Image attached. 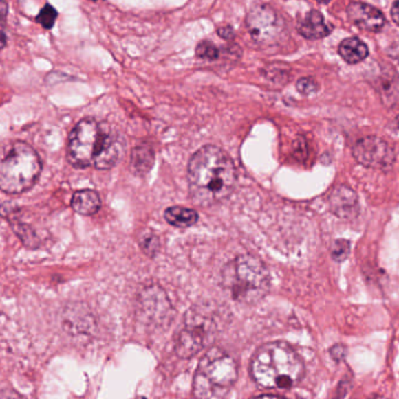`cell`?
<instances>
[{"label":"cell","instance_id":"obj_31","mask_svg":"<svg viewBox=\"0 0 399 399\" xmlns=\"http://www.w3.org/2000/svg\"><path fill=\"white\" fill-rule=\"evenodd\" d=\"M316 1L317 3H320V4H328L332 0H316Z\"/></svg>","mask_w":399,"mask_h":399},{"label":"cell","instance_id":"obj_28","mask_svg":"<svg viewBox=\"0 0 399 399\" xmlns=\"http://www.w3.org/2000/svg\"><path fill=\"white\" fill-rule=\"evenodd\" d=\"M0 12H1V27H4V21L6 19V16H8V3L5 0H1L0 3Z\"/></svg>","mask_w":399,"mask_h":399},{"label":"cell","instance_id":"obj_3","mask_svg":"<svg viewBox=\"0 0 399 399\" xmlns=\"http://www.w3.org/2000/svg\"><path fill=\"white\" fill-rule=\"evenodd\" d=\"M222 285L235 301L253 305L270 292V271L255 255H240L224 266Z\"/></svg>","mask_w":399,"mask_h":399},{"label":"cell","instance_id":"obj_17","mask_svg":"<svg viewBox=\"0 0 399 399\" xmlns=\"http://www.w3.org/2000/svg\"><path fill=\"white\" fill-rule=\"evenodd\" d=\"M338 54L345 62L356 65L368 58L369 49L367 45L358 38H348L340 43Z\"/></svg>","mask_w":399,"mask_h":399},{"label":"cell","instance_id":"obj_14","mask_svg":"<svg viewBox=\"0 0 399 399\" xmlns=\"http://www.w3.org/2000/svg\"><path fill=\"white\" fill-rule=\"evenodd\" d=\"M155 165V151L149 144H140L131 150L130 155V172L136 176L143 178L153 170Z\"/></svg>","mask_w":399,"mask_h":399},{"label":"cell","instance_id":"obj_13","mask_svg":"<svg viewBox=\"0 0 399 399\" xmlns=\"http://www.w3.org/2000/svg\"><path fill=\"white\" fill-rule=\"evenodd\" d=\"M298 31L305 39L316 40L328 36L332 27L325 23V16L320 12L313 10L299 23Z\"/></svg>","mask_w":399,"mask_h":399},{"label":"cell","instance_id":"obj_34","mask_svg":"<svg viewBox=\"0 0 399 399\" xmlns=\"http://www.w3.org/2000/svg\"><path fill=\"white\" fill-rule=\"evenodd\" d=\"M90 1H98V0H90Z\"/></svg>","mask_w":399,"mask_h":399},{"label":"cell","instance_id":"obj_1","mask_svg":"<svg viewBox=\"0 0 399 399\" xmlns=\"http://www.w3.org/2000/svg\"><path fill=\"white\" fill-rule=\"evenodd\" d=\"M186 178L193 203L212 207L233 193L237 170L226 152L215 145H205L192 155Z\"/></svg>","mask_w":399,"mask_h":399},{"label":"cell","instance_id":"obj_23","mask_svg":"<svg viewBox=\"0 0 399 399\" xmlns=\"http://www.w3.org/2000/svg\"><path fill=\"white\" fill-rule=\"evenodd\" d=\"M296 88L299 93H301L305 96H310L319 90V84L313 78H302L296 83Z\"/></svg>","mask_w":399,"mask_h":399},{"label":"cell","instance_id":"obj_24","mask_svg":"<svg viewBox=\"0 0 399 399\" xmlns=\"http://www.w3.org/2000/svg\"><path fill=\"white\" fill-rule=\"evenodd\" d=\"M330 353H332L334 360H343L345 356V348L341 345H334L333 348L330 349Z\"/></svg>","mask_w":399,"mask_h":399},{"label":"cell","instance_id":"obj_22","mask_svg":"<svg viewBox=\"0 0 399 399\" xmlns=\"http://www.w3.org/2000/svg\"><path fill=\"white\" fill-rule=\"evenodd\" d=\"M350 253V243L349 240H337L334 242L333 248H332V257L336 262H343L347 260Z\"/></svg>","mask_w":399,"mask_h":399},{"label":"cell","instance_id":"obj_26","mask_svg":"<svg viewBox=\"0 0 399 399\" xmlns=\"http://www.w3.org/2000/svg\"><path fill=\"white\" fill-rule=\"evenodd\" d=\"M392 20L399 25V0H396L391 8Z\"/></svg>","mask_w":399,"mask_h":399},{"label":"cell","instance_id":"obj_20","mask_svg":"<svg viewBox=\"0 0 399 399\" xmlns=\"http://www.w3.org/2000/svg\"><path fill=\"white\" fill-rule=\"evenodd\" d=\"M196 54L198 58L213 61V60H217V58H219V49L215 47V43L205 40V41L198 43V46L196 48Z\"/></svg>","mask_w":399,"mask_h":399},{"label":"cell","instance_id":"obj_6","mask_svg":"<svg viewBox=\"0 0 399 399\" xmlns=\"http://www.w3.org/2000/svg\"><path fill=\"white\" fill-rule=\"evenodd\" d=\"M217 334L215 320L203 310H188L183 328L177 334L175 352L182 358H190L211 345Z\"/></svg>","mask_w":399,"mask_h":399},{"label":"cell","instance_id":"obj_12","mask_svg":"<svg viewBox=\"0 0 399 399\" xmlns=\"http://www.w3.org/2000/svg\"><path fill=\"white\" fill-rule=\"evenodd\" d=\"M329 205L333 213L341 218H352L358 212L356 193L347 186H338L333 190Z\"/></svg>","mask_w":399,"mask_h":399},{"label":"cell","instance_id":"obj_27","mask_svg":"<svg viewBox=\"0 0 399 399\" xmlns=\"http://www.w3.org/2000/svg\"><path fill=\"white\" fill-rule=\"evenodd\" d=\"M0 399H20L19 395H17L13 390H3Z\"/></svg>","mask_w":399,"mask_h":399},{"label":"cell","instance_id":"obj_33","mask_svg":"<svg viewBox=\"0 0 399 399\" xmlns=\"http://www.w3.org/2000/svg\"><path fill=\"white\" fill-rule=\"evenodd\" d=\"M397 120H398V123H399V115H398V117H397Z\"/></svg>","mask_w":399,"mask_h":399},{"label":"cell","instance_id":"obj_15","mask_svg":"<svg viewBox=\"0 0 399 399\" xmlns=\"http://www.w3.org/2000/svg\"><path fill=\"white\" fill-rule=\"evenodd\" d=\"M71 205L78 215L91 216L101 209V198L96 190H80L73 194Z\"/></svg>","mask_w":399,"mask_h":399},{"label":"cell","instance_id":"obj_7","mask_svg":"<svg viewBox=\"0 0 399 399\" xmlns=\"http://www.w3.org/2000/svg\"><path fill=\"white\" fill-rule=\"evenodd\" d=\"M101 135V123L87 117L80 120L72 130L67 144V160L75 168H87L94 165Z\"/></svg>","mask_w":399,"mask_h":399},{"label":"cell","instance_id":"obj_5","mask_svg":"<svg viewBox=\"0 0 399 399\" xmlns=\"http://www.w3.org/2000/svg\"><path fill=\"white\" fill-rule=\"evenodd\" d=\"M41 168L39 155L31 145L12 143L0 163V188L6 194H21L36 185Z\"/></svg>","mask_w":399,"mask_h":399},{"label":"cell","instance_id":"obj_9","mask_svg":"<svg viewBox=\"0 0 399 399\" xmlns=\"http://www.w3.org/2000/svg\"><path fill=\"white\" fill-rule=\"evenodd\" d=\"M352 155L357 163L368 168L387 171L395 163V151L380 137H364L352 148Z\"/></svg>","mask_w":399,"mask_h":399},{"label":"cell","instance_id":"obj_21","mask_svg":"<svg viewBox=\"0 0 399 399\" xmlns=\"http://www.w3.org/2000/svg\"><path fill=\"white\" fill-rule=\"evenodd\" d=\"M13 230L16 231L17 235L21 238L25 244L28 247H36L38 245V238L33 233L28 225H23V223H18V225H13Z\"/></svg>","mask_w":399,"mask_h":399},{"label":"cell","instance_id":"obj_2","mask_svg":"<svg viewBox=\"0 0 399 399\" xmlns=\"http://www.w3.org/2000/svg\"><path fill=\"white\" fill-rule=\"evenodd\" d=\"M250 376L266 389H292L305 376V363L286 342H270L250 360Z\"/></svg>","mask_w":399,"mask_h":399},{"label":"cell","instance_id":"obj_4","mask_svg":"<svg viewBox=\"0 0 399 399\" xmlns=\"http://www.w3.org/2000/svg\"><path fill=\"white\" fill-rule=\"evenodd\" d=\"M238 380L233 357L212 347L200 361L193 380V399H225Z\"/></svg>","mask_w":399,"mask_h":399},{"label":"cell","instance_id":"obj_32","mask_svg":"<svg viewBox=\"0 0 399 399\" xmlns=\"http://www.w3.org/2000/svg\"><path fill=\"white\" fill-rule=\"evenodd\" d=\"M136 399H147V398H144V397H138V398Z\"/></svg>","mask_w":399,"mask_h":399},{"label":"cell","instance_id":"obj_30","mask_svg":"<svg viewBox=\"0 0 399 399\" xmlns=\"http://www.w3.org/2000/svg\"><path fill=\"white\" fill-rule=\"evenodd\" d=\"M369 399H387V398H385V397H383V396L372 395L371 397H370V398Z\"/></svg>","mask_w":399,"mask_h":399},{"label":"cell","instance_id":"obj_10","mask_svg":"<svg viewBox=\"0 0 399 399\" xmlns=\"http://www.w3.org/2000/svg\"><path fill=\"white\" fill-rule=\"evenodd\" d=\"M125 148V137L118 128L108 123H101V135L94 159L95 168L98 171L111 170L123 158Z\"/></svg>","mask_w":399,"mask_h":399},{"label":"cell","instance_id":"obj_18","mask_svg":"<svg viewBox=\"0 0 399 399\" xmlns=\"http://www.w3.org/2000/svg\"><path fill=\"white\" fill-rule=\"evenodd\" d=\"M140 248L147 256L155 258L161 249V240L156 233L148 231L140 237Z\"/></svg>","mask_w":399,"mask_h":399},{"label":"cell","instance_id":"obj_25","mask_svg":"<svg viewBox=\"0 0 399 399\" xmlns=\"http://www.w3.org/2000/svg\"><path fill=\"white\" fill-rule=\"evenodd\" d=\"M218 34L220 35V38L223 39L231 40L235 38V32L232 30L231 26H224V27H220L218 30Z\"/></svg>","mask_w":399,"mask_h":399},{"label":"cell","instance_id":"obj_11","mask_svg":"<svg viewBox=\"0 0 399 399\" xmlns=\"http://www.w3.org/2000/svg\"><path fill=\"white\" fill-rule=\"evenodd\" d=\"M347 13L349 20L363 31L380 32L385 23V16L380 10L364 3H352Z\"/></svg>","mask_w":399,"mask_h":399},{"label":"cell","instance_id":"obj_8","mask_svg":"<svg viewBox=\"0 0 399 399\" xmlns=\"http://www.w3.org/2000/svg\"><path fill=\"white\" fill-rule=\"evenodd\" d=\"M247 30L255 43L270 46L277 43L285 30V23L270 5L252 6L246 16Z\"/></svg>","mask_w":399,"mask_h":399},{"label":"cell","instance_id":"obj_16","mask_svg":"<svg viewBox=\"0 0 399 399\" xmlns=\"http://www.w3.org/2000/svg\"><path fill=\"white\" fill-rule=\"evenodd\" d=\"M198 213L196 210L182 205L169 207L164 212L165 221L175 228H190L198 222Z\"/></svg>","mask_w":399,"mask_h":399},{"label":"cell","instance_id":"obj_19","mask_svg":"<svg viewBox=\"0 0 399 399\" xmlns=\"http://www.w3.org/2000/svg\"><path fill=\"white\" fill-rule=\"evenodd\" d=\"M56 18H58V11L52 5L46 4L36 16V23H39L45 30H51L54 26Z\"/></svg>","mask_w":399,"mask_h":399},{"label":"cell","instance_id":"obj_29","mask_svg":"<svg viewBox=\"0 0 399 399\" xmlns=\"http://www.w3.org/2000/svg\"><path fill=\"white\" fill-rule=\"evenodd\" d=\"M250 399H286L281 397V396H277V395H260L257 396V397H253V398Z\"/></svg>","mask_w":399,"mask_h":399}]
</instances>
